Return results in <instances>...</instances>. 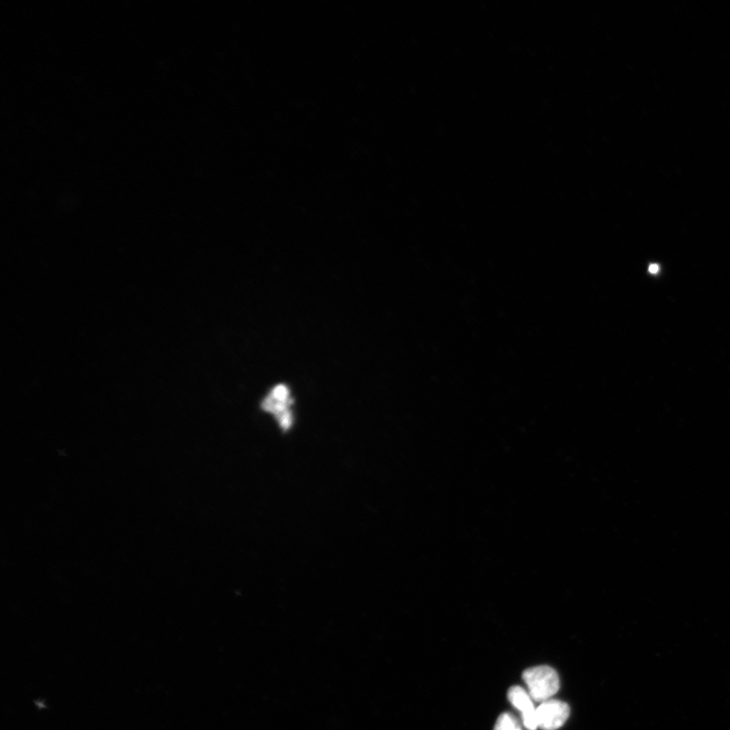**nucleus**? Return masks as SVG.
<instances>
[{
  "instance_id": "nucleus-3",
  "label": "nucleus",
  "mask_w": 730,
  "mask_h": 730,
  "mask_svg": "<svg viewBox=\"0 0 730 730\" xmlns=\"http://www.w3.org/2000/svg\"><path fill=\"white\" fill-rule=\"evenodd\" d=\"M538 727L543 730H557L568 719L569 706L559 700H547L536 709Z\"/></svg>"
},
{
  "instance_id": "nucleus-1",
  "label": "nucleus",
  "mask_w": 730,
  "mask_h": 730,
  "mask_svg": "<svg viewBox=\"0 0 730 730\" xmlns=\"http://www.w3.org/2000/svg\"><path fill=\"white\" fill-rule=\"evenodd\" d=\"M523 680L529 688L531 698L536 702H545L557 694L560 680L556 671L547 666H540L524 672Z\"/></svg>"
},
{
  "instance_id": "nucleus-2",
  "label": "nucleus",
  "mask_w": 730,
  "mask_h": 730,
  "mask_svg": "<svg viewBox=\"0 0 730 730\" xmlns=\"http://www.w3.org/2000/svg\"><path fill=\"white\" fill-rule=\"evenodd\" d=\"M291 404L292 399L288 388L284 385H278L263 401L262 408L266 412L275 415L283 430H288L294 422L290 411Z\"/></svg>"
},
{
  "instance_id": "nucleus-4",
  "label": "nucleus",
  "mask_w": 730,
  "mask_h": 730,
  "mask_svg": "<svg viewBox=\"0 0 730 730\" xmlns=\"http://www.w3.org/2000/svg\"><path fill=\"white\" fill-rule=\"evenodd\" d=\"M508 700L522 712L523 723L528 730H537L539 728L533 699L524 688L519 686L510 688Z\"/></svg>"
},
{
  "instance_id": "nucleus-5",
  "label": "nucleus",
  "mask_w": 730,
  "mask_h": 730,
  "mask_svg": "<svg viewBox=\"0 0 730 730\" xmlns=\"http://www.w3.org/2000/svg\"><path fill=\"white\" fill-rule=\"evenodd\" d=\"M494 730H522V728L515 716L503 713L498 717Z\"/></svg>"
}]
</instances>
